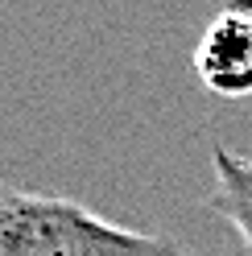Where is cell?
<instances>
[{
    "label": "cell",
    "instance_id": "obj_1",
    "mask_svg": "<svg viewBox=\"0 0 252 256\" xmlns=\"http://www.w3.org/2000/svg\"><path fill=\"white\" fill-rule=\"evenodd\" d=\"M0 256H194L170 232H140L74 202L0 178Z\"/></svg>",
    "mask_w": 252,
    "mask_h": 256
},
{
    "label": "cell",
    "instance_id": "obj_2",
    "mask_svg": "<svg viewBox=\"0 0 252 256\" xmlns=\"http://www.w3.org/2000/svg\"><path fill=\"white\" fill-rule=\"evenodd\" d=\"M194 78L202 91L219 100H248L252 95V17L244 12H215L194 46Z\"/></svg>",
    "mask_w": 252,
    "mask_h": 256
},
{
    "label": "cell",
    "instance_id": "obj_3",
    "mask_svg": "<svg viewBox=\"0 0 252 256\" xmlns=\"http://www.w3.org/2000/svg\"><path fill=\"white\" fill-rule=\"evenodd\" d=\"M211 170H215V194L207 198V211L228 219L240 236V244L252 252V157L215 140Z\"/></svg>",
    "mask_w": 252,
    "mask_h": 256
},
{
    "label": "cell",
    "instance_id": "obj_4",
    "mask_svg": "<svg viewBox=\"0 0 252 256\" xmlns=\"http://www.w3.org/2000/svg\"><path fill=\"white\" fill-rule=\"evenodd\" d=\"M224 8H232V12H244V17H252V0H228Z\"/></svg>",
    "mask_w": 252,
    "mask_h": 256
}]
</instances>
